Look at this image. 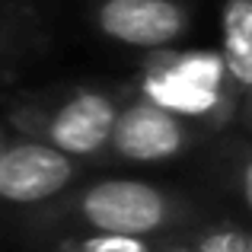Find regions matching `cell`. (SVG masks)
<instances>
[{
  "instance_id": "8fae6325",
  "label": "cell",
  "mask_w": 252,
  "mask_h": 252,
  "mask_svg": "<svg viewBox=\"0 0 252 252\" xmlns=\"http://www.w3.org/2000/svg\"><path fill=\"white\" fill-rule=\"evenodd\" d=\"M185 233L191 252H252V230L233 217H204Z\"/></svg>"
},
{
  "instance_id": "277c9868",
  "label": "cell",
  "mask_w": 252,
  "mask_h": 252,
  "mask_svg": "<svg viewBox=\"0 0 252 252\" xmlns=\"http://www.w3.org/2000/svg\"><path fill=\"white\" fill-rule=\"evenodd\" d=\"M214 137L195 122L150 102L131 93L125 96L115 115L105 147V163H128V166H160L195 154L198 147L211 144Z\"/></svg>"
},
{
  "instance_id": "52a82bcc",
  "label": "cell",
  "mask_w": 252,
  "mask_h": 252,
  "mask_svg": "<svg viewBox=\"0 0 252 252\" xmlns=\"http://www.w3.org/2000/svg\"><path fill=\"white\" fill-rule=\"evenodd\" d=\"M45 13L26 0H0V105L19 93L23 77L48 55Z\"/></svg>"
},
{
  "instance_id": "7a4b0ae2",
  "label": "cell",
  "mask_w": 252,
  "mask_h": 252,
  "mask_svg": "<svg viewBox=\"0 0 252 252\" xmlns=\"http://www.w3.org/2000/svg\"><path fill=\"white\" fill-rule=\"evenodd\" d=\"M128 96V83H61L48 90H19L6 99L3 122L64 157L105 163L115 115Z\"/></svg>"
},
{
  "instance_id": "ba28073f",
  "label": "cell",
  "mask_w": 252,
  "mask_h": 252,
  "mask_svg": "<svg viewBox=\"0 0 252 252\" xmlns=\"http://www.w3.org/2000/svg\"><path fill=\"white\" fill-rule=\"evenodd\" d=\"M217 51L233 105H240V99L252 90V0H223Z\"/></svg>"
},
{
  "instance_id": "7c38bea8",
  "label": "cell",
  "mask_w": 252,
  "mask_h": 252,
  "mask_svg": "<svg viewBox=\"0 0 252 252\" xmlns=\"http://www.w3.org/2000/svg\"><path fill=\"white\" fill-rule=\"evenodd\" d=\"M227 131H233V134L252 141V90L240 99V105H236V112H233V122H230Z\"/></svg>"
},
{
  "instance_id": "9c48e42d",
  "label": "cell",
  "mask_w": 252,
  "mask_h": 252,
  "mask_svg": "<svg viewBox=\"0 0 252 252\" xmlns=\"http://www.w3.org/2000/svg\"><path fill=\"white\" fill-rule=\"evenodd\" d=\"M211 166L217 185L236 201L243 223L252 230V141L223 131L211 141Z\"/></svg>"
},
{
  "instance_id": "30bf717a",
  "label": "cell",
  "mask_w": 252,
  "mask_h": 252,
  "mask_svg": "<svg viewBox=\"0 0 252 252\" xmlns=\"http://www.w3.org/2000/svg\"><path fill=\"white\" fill-rule=\"evenodd\" d=\"M48 252H191L189 233L166 236H122V233H64L45 240Z\"/></svg>"
},
{
  "instance_id": "4fadbf2b",
  "label": "cell",
  "mask_w": 252,
  "mask_h": 252,
  "mask_svg": "<svg viewBox=\"0 0 252 252\" xmlns=\"http://www.w3.org/2000/svg\"><path fill=\"white\" fill-rule=\"evenodd\" d=\"M3 131H6V125H3V118H0V141H3Z\"/></svg>"
},
{
  "instance_id": "6da1fadb",
  "label": "cell",
  "mask_w": 252,
  "mask_h": 252,
  "mask_svg": "<svg viewBox=\"0 0 252 252\" xmlns=\"http://www.w3.org/2000/svg\"><path fill=\"white\" fill-rule=\"evenodd\" d=\"M211 217L208 204L182 189L150 179L102 176L80 179L48 204L23 214V230L32 240L64 233H122L166 236Z\"/></svg>"
},
{
  "instance_id": "5b68a950",
  "label": "cell",
  "mask_w": 252,
  "mask_h": 252,
  "mask_svg": "<svg viewBox=\"0 0 252 252\" xmlns=\"http://www.w3.org/2000/svg\"><path fill=\"white\" fill-rule=\"evenodd\" d=\"M86 23L109 45L150 55L189 38L195 0H86Z\"/></svg>"
},
{
  "instance_id": "8992f818",
  "label": "cell",
  "mask_w": 252,
  "mask_h": 252,
  "mask_svg": "<svg viewBox=\"0 0 252 252\" xmlns=\"http://www.w3.org/2000/svg\"><path fill=\"white\" fill-rule=\"evenodd\" d=\"M6 125V122H3ZM86 163L64 157L45 144L3 131L0 141V211H35L86 176Z\"/></svg>"
},
{
  "instance_id": "3957f363",
  "label": "cell",
  "mask_w": 252,
  "mask_h": 252,
  "mask_svg": "<svg viewBox=\"0 0 252 252\" xmlns=\"http://www.w3.org/2000/svg\"><path fill=\"white\" fill-rule=\"evenodd\" d=\"M131 93L195 122L211 137L223 134L233 122V96L227 90L220 51L163 48L144 55L137 74L128 80Z\"/></svg>"
}]
</instances>
